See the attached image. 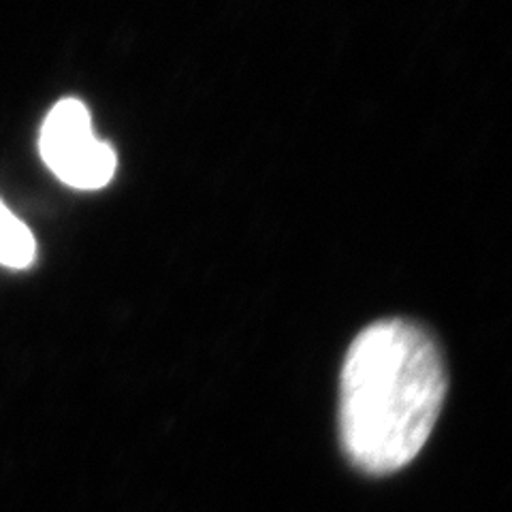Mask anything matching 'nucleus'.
<instances>
[{
    "label": "nucleus",
    "mask_w": 512,
    "mask_h": 512,
    "mask_svg": "<svg viewBox=\"0 0 512 512\" xmlns=\"http://www.w3.org/2000/svg\"><path fill=\"white\" fill-rule=\"evenodd\" d=\"M446 397L436 342L402 318L378 320L350 344L340 382V434L367 474L406 468L429 440Z\"/></svg>",
    "instance_id": "f257e3e1"
},
{
    "label": "nucleus",
    "mask_w": 512,
    "mask_h": 512,
    "mask_svg": "<svg viewBox=\"0 0 512 512\" xmlns=\"http://www.w3.org/2000/svg\"><path fill=\"white\" fill-rule=\"evenodd\" d=\"M37 254V242L26 224L0 201V265L24 269Z\"/></svg>",
    "instance_id": "7ed1b4c3"
},
{
    "label": "nucleus",
    "mask_w": 512,
    "mask_h": 512,
    "mask_svg": "<svg viewBox=\"0 0 512 512\" xmlns=\"http://www.w3.org/2000/svg\"><path fill=\"white\" fill-rule=\"evenodd\" d=\"M39 146L47 167L73 188H103L116 173L114 148L94 135L90 111L77 99H62L47 114Z\"/></svg>",
    "instance_id": "f03ea898"
}]
</instances>
